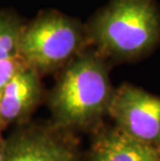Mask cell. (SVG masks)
Returning <instances> with one entry per match:
<instances>
[{
  "label": "cell",
  "mask_w": 160,
  "mask_h": 161,
  "mask_svg": "<svg viewBox=\"0 0 160 161\" xmlns=\"http://www.w3.org/2000/svg\"><path fill=\"white\" fill-rule=\"evenodd\" d=\"M113 67L88 47L56 74L47 92L50 122L73 134L91 133L104 123L115 92L110 79Z\"/></svg>",
  "instance_id": "1"
},
{
  "label": "cell",
  "mask_w": 160,
  "mask_h": 161,
  "mask_svg": "<svg viewBox=\"0 0 160 161\" xmlns=\"http://www.w3.org/2000/svg\"><path fill=\"white\" fill-rule=\"evenodd\" d=\"M84 24L90 47L112 66L141 60L160 46L158 0H108Z\"/></svg>",
  "instance_id": "2"
},
{
  "label": "cell",
  "mask_w": 160,
  "mask_h": 161,
  "mask_svg": "<svg viewBox=\"0 0 160 161\" xmlns=\"http://www.w3.org/2000/svg\"><path fill=\"white\" fill-rule=\"evenodd\" d=\"M88 47L86 24L57 9H44L26 23L19 56L43 77L57 74Z\"/></svg>",
  "instance_id": "3"
},
{
  "label": "cell",
  "mask_w": 160,
  "mask_h": 161,
  "mask_svg": "<svg viewBox=\"0 0 160 161\" xmlns=\"http://www.w3.org/2000/svg\"><path fill=\"white\" fill-rule=\"evenodd\" d=\"M2 161H86L76 134L49 122L17 126L5 138Z\"/></svg>",
  "instance_id": "4"
},
{
  "label": "cell",
  "mask_w": 160,
  "mask_h": 161,
  "mask_svg": "<svg viewBox=\"0 0 160 161\" xmlns=\"http://www.w3.org/2000/svg\"><path fill=\"white\" fill-rule=\"evenodd\" d=\"M108 116L124 133L160 148V97L129 82L115 87Z\"/></svg>",
  "instance_id": "5"
},
{
  "label": "cell",
  "mask_w": 160,
  "mask_h": 161,
  "mask_svg": "<svg viewBox=\"0 0 160 161\" xmlns=\"http://www.w3.org/2000/svg\"><path fill=\"white\" fill-rule=\"evenodd\" d=\"M42 78L39 72L27 66L12 78L0 102V131L31 122L39 106L46 102L47 92Z\"/></svg>",
  "instance_id": "6"
},
{
  "label": "cell",
  "mask_w": 160,
  "mask_h": 161,
  "mask_svg": "<svg viewBox=\"0 0 160 161\" xmlns=\"http://www.w3.org/2000/svg\"><path fill=\"white\" fill-rule=\"evenodd\" d=\"M86 161H160V148L124 133L113 124L103 123L91 133Z\"/></svg>",
  "instance_id": "7"
},
{
  "label": "cell",
  "mask_w": 160,
  "mask_h": 161,
  "mask_svg": "<svg viewBox=\"0 0 160 161\" xmlns=\"http://www.w3.org/2000/svg\"><path fill=\"white\" fill-rule=\"evenodd\" d=\"M26 23L15 11H0V63L19 55L20 42Z\"/></svg>",
  "instance_id": "8"
},
{
  "label": "cell",
  "mask_w": 160,
  "mask_h": 161,
  "mask_svg": "<svg viewBox=\"0 0 160 161\" xmlns=\"http://www.w3.org/2000/svg\"><path fill=\"white\" fill-rule=\"evenodd\" d=\"M26 64L19 55L8 58L0 63V102L2 100L6 85L18 72L24 68Z\"/></svg>",
  "instance_id": "9"
},
{
  "label": "cell",
  "mask_w": 160,
  "mask_h": 161,
  "mask_svg": "<svg viewBox=\"0 0 160 161\" xmlns=\"http://www.w3.org/2000/svg\"><path fill=\"white\" fill-rule=\"evenodd\" d=\"M5 151V138L2 136V132L0 131V161L3 160Z\"/></svg>",
  "instance_id": "10"
}]
</instances>
